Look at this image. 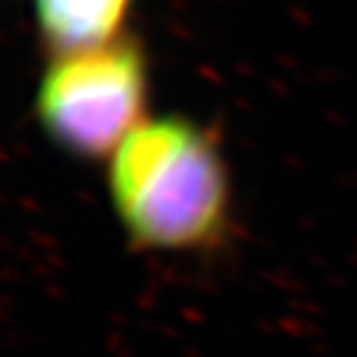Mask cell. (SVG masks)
<instances>
[{
	"mask_svg": "<svg viewBox=\"0 0 357 357\" xmlns=\"http://www.w3.org/2000/svg\"><path fill=\"white\" fill-rule=\"evenodd\" d=\"M112 206L142 251H202L230 225L227 165L209 130L195 121L153 116L139 123L107 165Z\"/></svg>",
	"mask_w": 357,
	"mask_h": 357,
	"instance_id": "cell-1",
	"label": "cell"
},
{
	"mask_svg": "<svg viewBox=\"0 0 357 357\" xmlns=\"http://www.w3.org/2000/svg\"><path fill=\"white\" fill-rule=\"evenodd\" d=\"M149 61L135 35L49 59L35 116L54 146L82 160L112 158L146 121Z\"/></svg>",
	"mask_w": 357,
	"mask_h": 357,
	"instance_id": "cell-2",
	"label": "cell"
},
{
	"mask_svg": "<svg viewBox=\"0 0 357 357\" xmlns=\"http://www.w3.org/2000/svg\"><path fill=\"white\" fill-rule=\"evenodd\" d=\"M135 0H35V26L49 59L123 38Z\"/></svg>",
	"mask_w": 357,
	"mask_h": 357,
	"instance_id": "cell-3",
	"label": "cell"
}]
</instances>
